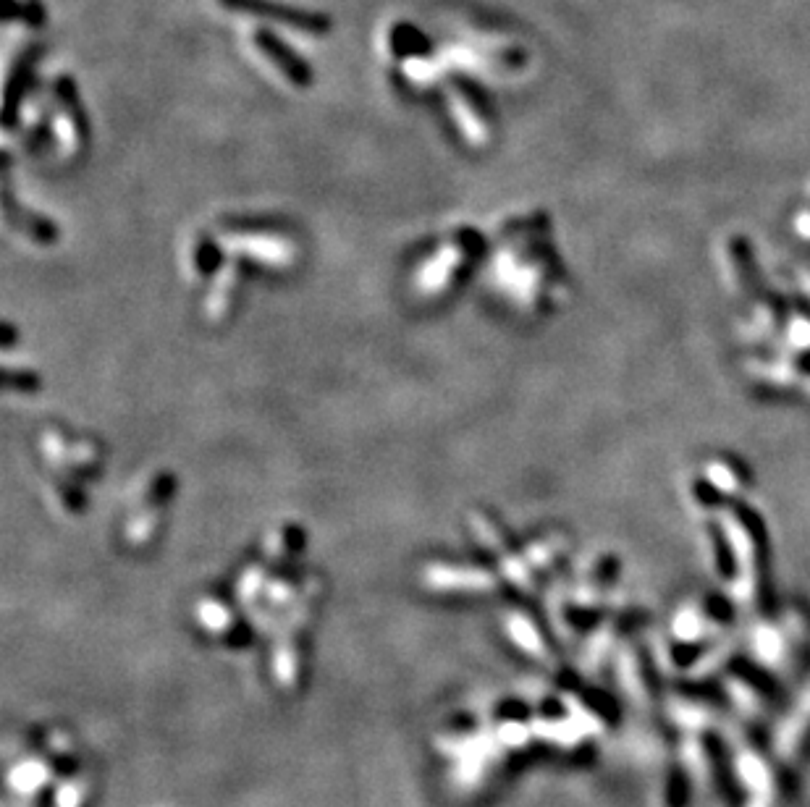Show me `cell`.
I'll return each mask as SVG.
<instances>
[{
	"instance_id": "6da1fadb",
	"label": "cell",
	"mask_w": 810,
	"mask_h": 807,
	"mask_svg": "<svg viewBox=\"0 0 810 807\" xmlns=\"http://www.w3.org/2000/svg\"><path fill=\"white\" fill-rule=\"evenodd\" d=\"M226 11L234 14L257 16L265 21H278L289 29L307 32V35H326L331 32V19L318 11H307V8H294L289 3H278V0H218Z\"/></svg>"
},
{
	"instance_id": "7a4b0ae2",
	"label": "cell",
	"mask_w": 810,
	"mask_h": 807,
	"mask_svg": "<svg viewBox=\"0 0 810 807\" xmlns=\"http://www.w3.org/2000/svg\"><path fill=\"white\" fill-rule=\"evenodd\" d=\"M252 40H255V48L260 50V53H263L270 63H273V69L281 71L289 82L302 84V87L310 84V79H312L310 66H307V63L302 61L297 53H291L284 42L276 40V37L270 35V32H265V29H257L255 35H252Z\"/></svg>"
}]
</instances>
